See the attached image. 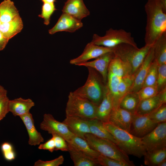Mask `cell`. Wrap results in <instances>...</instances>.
<instances>
[{
	"label": "cell",
	"instance_id": "1",
	"mask_svg": "<svg viewBox=\"0 0 166 166\" xmlns=\"http://www.w3.org/2000/svg\"><path fill=\"white\" fill-rule=\"evenodd\" d=\"M144 9L147 17L145 45L152 46L166 33V13L162 8L159 0H148Z\"/></svg>",
	"mask_w": 166,
	"mask_h": 166
},
{
	"label": "cell",
	"instance_id": "2",
	"mask_svg": "<svg viewBox=\"0 0 166 166\" xmlns=\"http://www.w3.org/2000/svg\"><path fill=\"white\" fill-rule=\"evenodd\" d=\"M103 123L116 140L117 145L126 154L139 158L144 156L146 152L141 138L135 136L109 122Z\"/></svg>",
	"mask_w": 166,
	"mask_h": 166
},
{
	"label": "cell",
	"instance_id": "3",
	"mask_svg": "<svg viewBox=\"0 0 166 166\" xmlns=\"http://www.w3.org/2000/svg\"><path fill=\"white\" fill-rule=\"evenodd\" d=\"M88 74L84 85L74 91L97 106L101 102L106 88L101 74L94 69L87 67Z\"/></svg>",
	"mask_w": 166,
	"mask_h": 166
},
{
	"label": "cell",
	"instance_id": "4",
	"mask_svg": "<svg viewBox=\"0 0 166 166\" xmlns=\"http://www.w3.org/2000/svg\"><path fill=\"white\" fill-rule=\"evenodd\" d=\"M97 106L87 99L71 92L69 94L66 105V117L86 120L95 118Z\"/></svg>",
	"mask_w": 166,
	"mask_h": 166
},
{
	"label": "cell",
	"instance_id": "5",
	"mask_svg": "<svg viewBox=\"0 0 166 166\" xmlns=\"http://www.w3.org/2000/svg\"><path fill=\"white\" fill-rule=\"evenodd\" d=\"M85 138L90 147L100 154L122 161L130 166L135 165L133 162L129 160L128 155L112 141L91 133L86 134Z\"/></svg>",
	"mask_w": 166,
	"mask_h": 166
},
{
	"label": "cell",
	"instance_id": "6",
	"mask_svg": "<svg viewBox=\"0 0 166 166\" xmlns=\"http://www.w3.org/2000/svg\"><path fill=\"white\" fill-rule=\"evenodd\" d=\"M152 46L145 45L139 48L131 44L123 43L113 48V52L115 57L130 66L134 75Z\"/></svg>",
	"mask_w": 166,
	"mask_h": 166
},
{
	"label": "cell",
	"instance_id": "7",
	"mask_svg": "<svg viewBox=\"0 0 166 166\" xmlns=\"http://www.w3.org/2000/svg\"><path fill=\"white\" fill-rule=\"evenodd\" d=\"M91 42L97 45L109 48H114L123 43L137 47L131 33L122 29L110 28L106 31L105 34L103 36L94 34Z\"/></svg>",
	"mask_w": 166,
	"mask_h": 166
},
{
	"label": "cell",
	"instance_id": "8",
	"mask_svg": "<svg viewBox=\"0 0 166 166\" xmlns=\"http://www.w3.org/2000/svg\"><path fill=\"white\" fill-rule=\"evenodd\" d=\"M141 138L147 152L166 148V122L158 124L152 130Z\"/></svg>",
	"mask_w": 166,
	"mask_h": 166
},
{
	"label": "cell",
	"instance_id": "9",
	"mask_svg": "<svg viewBox=\"0 0 166 166\" xmlns=\"http://www.w3.org/2000/svg\"><path fill=\"white\" fill-rule=\"evenodd\" d=\"M40 128L52 135L55 134L61 136L67 142H69L74 136L64 123L57 121L49 113L44 115L43 120L40 124Z\"/></svg>",
	"mask_w": 166,
	"mask_h": 166
},
{
	"label": "cell",
	"instance_id": "10",
	"mask_svg": "<svg viewBox=\"0 0 166 166\" xmlns=\"http://www.w3.org/2000/svg\"><path fill=\"white\" fill-rule=\"evenodd\" d=\"M158 123L151 120L148 115L133 114L130 133L142 138L152 130Z\"/></svg>",
	"mask_w": 166,
	"mask_h": 166
},
{
	"label": "cell",
	"instance_id": "11",
	"mask_svg": "<svg viewBox=\"0 0 166 166\" xmlns=\"http://www.w3.org/2000/svg\"><path fill=\"white\" fill-rule=\"evenodd\" d=\"M154 58L153 45L143 61L134 74L133 83L129 92H137L143 86L144 82Z\"/></svg>",
	"mask_w": 166,
	"mask_h": 166
},
{
	"label": "cell",
	"instance_id": "12",
	"mask_svg": "<svg viewBox=\"0 0 166 166\" xmlns=\"http://www.w3.org/2000/svg\"><path fill=\"white\" fill-rule=\"evenodd\" d=\"M113 48H109L95 44L90 42L85 46L83 52L78 57L71 59L70 63L76 65L95 59L108 52L113 51Z\"/></svg>",
	"mask_w": 166,
	"mask_h": 166
},
{
	"label": "cell",
	"instance_id": "13",
	"mask_svg": "<svg viewBox=\"0 0 166 166\" xmlns=\"http://www.w3.org/2000/svg\"><path fill=\"white\" fill-rule=\"evenodd\" d=\"M83 26V24L81 21L67 14L62 13L56 24L49 30L48 32L50 34L61 31L73 33Z\"/></svg>",
	"mask_w": 166,
	"mask_h": 166
},
{
	"label": "cell",
	"instance_id": "14",
	"mask_svg": "<svg viewBox=\"0 0 166 166\" xmlns=\"http://www.w3.org/2000/svg\"><path fill=\"white\" fill-rule=\"evenodd\" d=\"M114 57L113 52H110L100 56L93 61L78 64L76 65L94 69L101 74L104 83L106 85L109 65Z\"/></svg>",
	"mask_w": 166,
	"mask_h": 166
},
{
	"label": "cell",
	"instance_id": "15",
	"mask_svg": "<svg viewBox=\"0 0 166 166\" xmlns=\"http://www.w3.org/2000/svg\"><path fill=\"white\" fill-rule=\"evenodd\" d=\"M133 114L119 107L111 112L109 122L115 126L130 132Z\"/></svg>",
	"mask_w": 166,
	"mask_h": 166
},
{
	"label": "cell",
	"instance_id": "16",
	"mask_svg": "<svg viewBox=\"0 0 166 166\" xmlns=\"http://www.w3.org/2000/svg\"><path fill=\"white\" fill-rule=\"evenodd\" d=\"M62 11L80 21L90 14L83 0H67Z\"/></svg>",
	"mask_w": 166,
	"mask_h": 166
},
{
	"label": "cell",
	"instance_id": "17",
	"mask_svg": "<svg viewBox=\"0 0 166 166\" xmlns=\"http://www.w3.org/2000/svg\"><path fill=\"white\" fill-rule=\"evenodd\" d=\"M75 136L85 139L86 134L91 133L87 120L78 118L66 117L63 121Z\"/></svg>",
	"mask_w": 166,
	"mask_h": 166
},
{
	"label": "cell",
	"instance_id": "18",
	"mask_svg": "<svg viewBox=\"0 0 166 166\" xmlns=\"http://www.w3.org/2000/svg\"><path fill=\"white\" fill-rule=\"evenodd\" d=\"M24 124L29 136L28 144L31 146L39 145L44 142L41 133L36 130L32 114L29 112L20 117Z\"/></svg>",
	"mask_w": 166,
	"mask_h": 166
},
{
	"label": "cell",
	"instance_id": "19",
	"mask_svg": "<svg viewBox=\"0 0 166 166\" xmlns=\"http://www.w3.org/2000/svg\"><path fill=\"white\" fill-rule=\"evenodd\" d=\"M113 109L112 99L106 85L102 99L97 107L95 118L103 122H109L110 116Z\"/></svg>",
	"mask_w": 166,
	"mask_h": 166
},
{
	"label": "cell",
	"instance_id": "20",
	"mask_svg": "<svg viewBox=\"0 0 166 166\" xmlns=\"http://www.w3.org/2000/svg\"><path fill=\"white\" fill-rule=\"evenodd\" d=\"M34 105V102L31 99L19 97L9 100V111L14 116L20 117L30 112V110Z\"/></svg>",
	"mask_w": 166,
	"mask_h": 166
},
{
	"label": "cell",
	"instance_id": "21",
	"mask_svg": "<svg viewBox=\"0 0 166 166\" xmlns=\"http://www.w3.org/2000/svg\"><path fill=\"white\" fill-rule=\"evenodd\" d=\"M70 157L75 166H96L100 165L97 159L86 156L68 143Z\"/></svg>",
	"mask_w": 166,
	"mask_h": 166
},
{
	"label": "cell",
	"instance_id": "22",
	"mask_svg": "<svg viewBox=\"0 0 166 166\" xmlns=\"http://www.w3.org/2000/svg\"><path fill=\"white\" fill-rule=\"evenodd\" d=\"M164 104L158 93L153 97L140 101L135 113L148 115Z\"/></svg>",
	"mask_w": 166,
	"mask_h": 166
},
{
	"label": "cell",
	"instance_id": "23",
	"mask_svg": "<svg viewBox=\"0 0 166 166\" xmlns=\"http://www.w3.org/2000/svg\"><path fill=\"white\" fill-rule=\"evenodd\" d=\"M23 27L22 18L19 16L10 22L2 23L0 31L4 37L10 40L20 33Z\"/></svg>",
	"mask_w": 166,
	"mask_h": 166
},
{
	"label": "cell",
	"instance_id": "24",
	"mask_svg": "<svg viewBox=\"0 0 166 166\" xmlns=\"http://www.w3.org/2000/svg\"><path fill=\"white\" fill-rule=\"evenodd\" d=\"M121 78L108 71L106 85L112 99L113 106V110L119 107L121 101L118 89Z\"/></svg>",
	"mask_w": 166,
	"mask_h": 166
},
{
	"label": "cell",
	"instance_id": "25",
	"mask_svg": "<svg viewBox=\"0 0 166 166\" xmlns=\"http://www.w3.org/2000/svg\"><path fill=\"white\" fill-rule=\"evenodd\" d=\"M20 16L14 2L4 0L0 3V19L2 23L10 22Z\"/></svg>",
	"mask_w": 166,
	"mask_h": 166
},
{
	"label": "cell",
	"instance_id": "26",
	"mask_svg": "<svg viewBox=\"0 0 166 166\" xmlns=\"http://www.w3.org/2000/svg\"><path fill=\"white\" fill-rule=\"evenodd\" d=\"M87 121L91 134L98 137L111 141L117 145L116 140L105 127L103 122L96 118Z\"/></svg>",
	"mask_w": 166,
	"mask_h": 166
},
{
	"label": "cell",
	"instance_id": "27",
	"mask_svg": "<svg viewBox=\"0 0 166 166\" xmlns=\"http://www.w3.org/2000/svg\"><path fill=\"white\" fill-rule=\"evenodd\" d=\"M108 71L120 78L132 75L130 66L115 56L109 63Z\"/></svg>",
	"mask_w": 166,
	"mask_h": 166
},
{
	"label": "cell",
	"instance_id": "28",
	"mask_svg": "<svg viewBox=\"0 0 166 166\" xmlns=\"http://www.w3.org/2000/svg\"><path fill=\"white\" fill-rule=\"evenodd\" d=\"M153 46L154 60L158 65L166 64V33L156 41Z\"/></svg>",
	"mask_w": 166,
	"mask_h": 166
},
{
	"label": "cell",
	"instance_id": "29",
	"mask_svg": "<svg viewBox=\"0 0 166 166\" xmlns=\"http://www.w3.org/2000/svg\"><path fill=\"white\" fill-rule=\"evenodd\" d=\"M72 144L77 149L86 156L94 159H97L100 154L92 148L85 139L74 136L70 141L67 142Z\"/></svg>",
	"mask_w": 166,
	"mask_h": 166
},
{
	"label": "cell",
	"instance_id": "30",
	"mask_svg": "<svg viewBox=\"0 0 166 166\" xmlns=\"http://www.w3.org/2000/svg\"><path fill=\"white\" fill-rule=\"evenodd\" d=\"M140 101L136 93L129 92L122 98L119 107L133 114L136 113Z\"/></svg>",
	"mask_w": 166,
	"mask_h": 166
},
{
	"label": "cell",
	"instance_id": "31",
	"mask_svg": "<svg viewBox=\"0 0 166 166\" xmlns=\"http://www.w3.org/2000/svg\"><path fill=\"white\" fill-rule=\"evenodd\" d=\"M144 164L149 166H158L166 159V148L150 152L144 155Z\"/></svg>",
	"mask_w": 166,
	"mask_h": 166
},
{
	"label": "cell",
	"instance_id": "32",
	"mask_svg": "<svg viewBox=\"0 0 166 166\" xmlns=\"http://www.w3.org/2000/svg\"><path fill=\"white\" fill-rule=\"evenodd\" d=\"M134 78V75H128L121 78L118 86L121 101L129 92L133 83Z\"/></svg>",
	"mask_w": 166,
	"mask_h": 166
},
{
	"label": "cell",
	"instance_id": "33",
	"mask_svg": "<svg viewBox=\"0 0 166 166\" xmlns=\"http://www.w3.org/2000/svg\"><path fill=\"white\" fill-rule=\"evenodd\" d=\"M158 65L156 61L153 60L145 78L142 87L156 85Z\"/></svg>",
	"mask_w": 166,
	"mask_h": 166
},
{
	"label": "cell",
	"instance_id": "34",
	"mask_svg": "<svg viewBox=\"0 0 166 166\" xmlns=\"http://www.w3.org/2000/svg\"><path fill=\"white\" fill-rule=\"evenodd\" d=\"M56 10L54 3H43L41 13L38 16L44 19V24L48 25L50 23L51 15Z\"/></svg>",
	"mask_w": 166,
	"mask_h": 166
},
{
	"label": "cell",
	"instance_id": "35",
	"mask_svg": "<svg viewBox=\"0 0 166 166\" xmlns=\"http://www.w3.org/2000/svg\"><path fill=\"white\" fill-rule=\"evenodd\" d=\"M148 115L151 120L158 124L166 122V103L162 105Z\"/></svg>",
	"mask_w": 166,
	"mask_h": 166
},
{
	"label": "cell",
	"instance_id": "36",
	"mask_svg": "<svg viewBox=\"0 0 166 166\" xmlns=\"http://www.w3.org/2000/svg\"><path fill=\"white\" fill-rule=\"evenodd\" d=\"M156 86L159 93L166 88V64L158 65Z\"/></svg>",
	"mask_w": 166,
	"mask_h": 166
},
{
	"label": "cell",
	"instance_id": "37",
	"mask_svg": "<svg viewBox=\"0 0 166 166\" xmlns=\"http://www.w3.org/2000/svg\"><path fill=\"white\" fill-rule=\"evenodd\" d=\"M136 93L140 101L153 97L159 93L156 85L143 87Z\"/></svg>",
	"mask_w": 166,
	"mask_h": 166
},
{
	"label": "cell",
	"instance_id": "38",
	"mask_svg": "<svg viewBox=\"0 0 166 166\" xmlns=\"http://www.w3.org/2000/svg\"><path fill=\"white\" fill-rule=\"evenodd\" d=\"M99 165L103 166H130L122 161L110 158L101 154L97 159Z\"/></svg>",
	"mask_w": 166,
	"mask_h": 166
},
{
	"label": "cell",
	"instance_id": "39",
	"mask_svg": "<svg viewBox=\"0 0 166 166\" xmlns=\"http://www.w3.org/2000/svg\"><path fill=\"white\" fill-rule=\"evenodd\" d=\"M64 158L61 155L53 160L49 161H43L39 160L36 161L34 166H58L62 164L64 161Z\"/></svg>",
	"mask_w": 166,
	"mask_h": 166
},
{
	"label": "cell",
	"instance_id": "40",
	"mask_svg": "<svg viewBox=\"0 0 166 166\" xmlns=\"http://www.w3.org/2000/svg\"><path fill=\"white\" fill-rule=\"evenodd\" d=\"M53 138L55 145V150H61L63 151H68V144L65 140L61 136L58 135H52Z\"/></svg>",
	"mask_w": 166,
	"mask_h": 166
},
{
	"label": "cell",
	"instance_id": "41",
	"mask_svg": "<svg viewBox=\"0 0 166 166\" xmlns=\"http://www.w3.org/2000/svg\"><path fill=\"white\" fill-rule=\"evenodd\" d=\"M9 100L7 95L0 98V121L3 119L9 112Z\"/></svg>",
	"mask_w": 166,
	"mask_h": 166
},
{
	"label": "cell",
	"instance_id": "42",
	"mask_svg": "<svg viewBox=\"0 0 166 166\" xmlns=\"http://www.w3.org/2000/svg\"><path fill=\"white\" fill-rule=\"evenodd\" d=\"M38 148L40 150H47L51 152H53L55 148L53 138L52 137L45 143L40 144L38 147Z\"/></svg>",
	"mask_w": 166,
	"mask_h": 166
},
{
	"label": "cell",
	"instance_id": "43",
	"mask_svg": "<svg viewBox=\"0 0 166 166\" xmlns=\"http://www.w3.org/2000/svg\"><path fill=\"white\" fill-rule=\"evenodd\" d=\"M2 153L4 158L7 160L11 161L15 159L16 155L13 150Z\"/></svg>",
	"mask_w": 166,
	"mask_h": 166
},
{
	"label": "cell",
	"instance_id": "44",
	"mask_svg": "<svg viewBox=\"0 0 166 166\" xmlns=\"http://www.w3.org/2000/svg\"><path fill=\"white\" fill-rule=\"evenodd\" d=\"M9 40L6 38L0 31V51L6 47Z\"/></svg>",
	"mask_w": 166,
	"mask_h": 166
},
{
	"label": "cell",
	"instance_id": "45",
	"mask_svg": "<svg viewBox=\"0 0 166 166\" xmlns=\"http://www.w3.org/2000/svg\"><path fill=\"white\" fill-rule=\"evenodd\" d=\"M1 149L2 152L13 150L12 145L8 142H4L1 146Z\"/></svg>",
	"mask_w": 166,
	"mask_h": 166
},
{
	"label": "cell",
	"instance_id": "46",
	"mask_svg": "<svg viewBox=\"0 0 166 166\" xmlns=\"http://www.w3.org/2000/svg\"><path fill=\"white\" fill-rule=\"evenodd\" d=\"M7 91L2 85H0V98L7 95Z\"/></svg>",
	"mask_w": 166,
	"mask_h": 166
},
{
	"label": "cell",
	"instance_id": "47",
	"mask_svg": "<svg viewBox=\"0 0 166 166\" xmlns=\"http://www.w3.org/2000/svg\"><path fill=\"white\" fill-rule=\"evenodd\" d=\"M163 10L166 13V0H159Z\"/></svg>",
	"mask_w": 166,
	"mask_h": 166
},
{
	"label": "cell",
	"instance_id": "48",
	"mask_svg": "<svg viewBox=\"0 0 166 166\" xmlns=\"http://www.w3.org/2000/svg\"><path fill=\"white\" fill-rule=\"evenodd\" d=\"M43 3H54L56 2V0H40Z\"/></svg>",
	"mask_w": 166,
	"mask_h": 166
},
{
	"label": "cell",
	"instance_id": "49",
	"mask_svg": "<svg viewBox=\"0 0 166 166\" xmlns=\"http://www.w3.org/2000/svg\"><path fill=\"white\" fill-rule=\"evenodd\" d=\"M166 166V159L160 163L158 166Z\"/></svg>",
	"mask_w": 166,
	"mask_h": 166
},
{
	"label": "cell",
	"instance_id": "50",
	"mask_svg": "<svg viewBox=\"0 0 166 166\" xmlns=\"http://www.w3.org/2000/svg\"><path fill=\"white\" fill-rule=\"evenodd\" d=\"M1 23H2V22H1V20H0V25H1Z\"/></svg>",
	"mask_w": 166,
	"mask_h": 166
}]
</instances>
